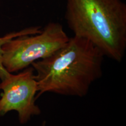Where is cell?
I'll list each match as a JSON object with an SVG mask.
<instances>
[{"label": "cell", "mask_w": 126, "mask_h": 126, "mask_svg": "<svg viewBox=\"0 0 126 126\" xmlns=\"http://www.w3.org/2000/svg\"><path fill=\"white\" fill-rule=\"evenodd\" d=\"M0 116L9 111H16L19 123H27L33 116H39L42 111L36 104L38 85L31 66L17 74L10 75L0 82Z\"/></svg>", "instance_id": "cell-4"}, {"label": "cell", "mask_w": 126, "mask_h": 126, "mask_svg": "<svg viewBox=\"0 0 126 126\" xmlns=\"http://www.w3.org/2000/svg\"><path fill=\"white\" fill-rule=\"evenodd\" d=\"M42 126H46V121H43V122H42Z\"/></svg>", "instance_id": "cell-6"}, {"label": "cell", "mask_w": 126, "mask_h": 126, "mask_svg": "<svg viewBox=\"0 0 126 126\" xmlns=\"http://www.w3.org/2000/svg\"><path fill=\"white\" fill-rule=\"evenodd\" d=\"M104 57L86 39L70 37L67 43L51 56L32 64L38 85L36 99L47 92L86 96L92 83L102 76Z\"/></svg>", "instance_id": "cell-1"}, {"label": "cell", "mask_w": 126, "mask_h": 126, "mask_svg": "<svg viewBox=\"0 0 126 126\" xmlns=\"http://www.w3.org/2000/svg\"><path fill=\"white\" fill-rule=\"evenodd\" d=\"M40 26H32V27L25 28L18 32H13L8 33L3 37H0V79L3 81L10 75L9 73L5 70L2 64V47L9 40L23 35H31L39 33L42 31Z\"/></svg>", "instance_id": "cell-5"}, {"label": "cell", "mask_w": 126, "mask_h": 126, "mask_svg": "<svg viewBox=\"0 0 126 126\" xmlns=\"http://www.w3.org/2000/svg\"><path fill=\"white\" fill-rule=\"evenodd\" d=\"M69 39L60 23L50 22L39 33L19 36L4 44L2 65L11 74L22 71L33 63L51 56Z\"/></svg>", "instance_id": "cell-3"}, {"label": "cell", "mask_w": 126, "mask_h": 126, "mask_svg": "<svg viewBox=\"0 0 126 126\" xmlns=\"http://www.w3.org/2000/svg\"><path fill=\"white\" fill-rule=\"evenodd\" d=\"M65 19L74 36L121 62L126 50V4L122 0H65Z\"/></svg>", "instance_id": "cell-2"}]
</instances>
